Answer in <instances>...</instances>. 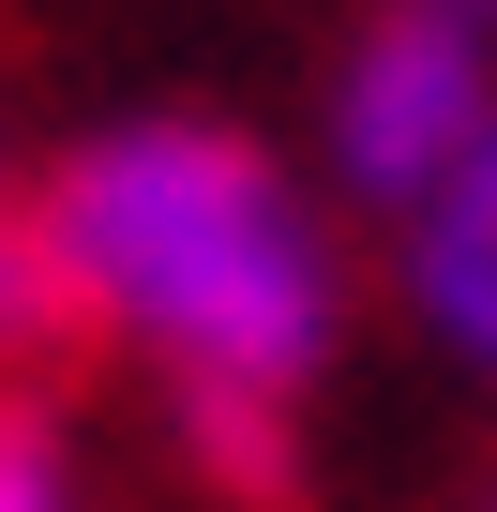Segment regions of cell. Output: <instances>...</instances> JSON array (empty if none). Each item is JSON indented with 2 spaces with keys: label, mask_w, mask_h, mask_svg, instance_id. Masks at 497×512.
Segmentation results:
<instances>
[{
  "label": "cell",
  "mask_w": 497,
  "mask_h": 512,
  "mask_svg": "<svg viewBox=\"0 0 497 512\" xmlns=\"http://www.w3.org/2000/svg\"><path fill=\"white\" fill-rule=\"evenodd\" d=\"M0 512H91V482H76V437H61V407H31L16 377H0Z\"/></svg>",
  "instance_id": "5b68a950"
},
{
  "label": "cell",
  "mask_w": 497,
  "mask_h": 512,
  "mask_svg": "<svg viewBox=\"0 0 497 512\" xmlns=\"http://www.w3.org/2000/svg\"><path fill=\"white\" fill-rule=\"evenodd\" d=\"M497 136V46L422 16V0H362L347 46L317 61V121H302V181L347 211V226H407L467 151Z\"/></svg>",
  "instance_id": "7a4b0ae2"
},
{
  "label": "cell",
  "mask_w": 497,
  "mask_h": 512,
  "mask_svg": "<svg viewBox=\"0 0 497 512\" xmlns=\"http://www.w3.org/2000/svg\"><path fill=\"white\" fill-rule=\"evenodd\" d=\"M377 287H392V317H407L467 392H497V136L377 241Z\"/></svg>",
  "instance_id": "3957f363"
},
{
  "label": "cell",
  "mask_w": 497,
  "mask_h": 512,
  "mask_svg": "<svg viewBox=\"0 0 497 512\" xmlns=\"http://www.w3.org/2000/svg\"><path fill=\"white\" fill-rule=\"evenodd\" d=\"M76 332H61V287H46V226H31V166L0 151V377H31V362H61Z\"/></svg>",
  "instance_id": "277c9868"
},
{
  "label": "cell",
  "mask_w": 497,
  "mask_h": 512,
  "mask_svg": "<svg viewBox=\"0 0 497 512\" xmlns=\"http://www.w3.org/2000/svg\"><path fill=\"white\" fill-rule=\"evenodd\" d=\"M422 16H452V31H482V46H497V0H422Z\"/></svg>",
  "instance_id": "8992f818"
},
{
  "label": "cell",
  "mask_w": 497,
  "mask_h": 512,
  "mask_svg": "<svg viewBox=\"0 0 497 512\" xmlns=\"http://www.w3.org/2000/svg\"><path fill=\"white\" fill-rule=\"evenodd\" d=\"M46 287L76 347L151 362V392L302 407L362 347V256L347 211L226 106H121L31 166Z\"/></svg>",
  "instance_id": "6da1fadb"
}]
</instances>
